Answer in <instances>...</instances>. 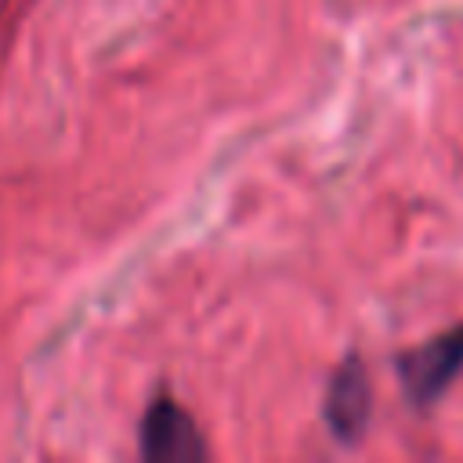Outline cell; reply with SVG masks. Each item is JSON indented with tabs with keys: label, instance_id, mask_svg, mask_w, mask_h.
<instances>
[{
	"label": "cell",
	"instance_id": "cell-1",
	"mask_svg": "<svg viewBox=\"0 0 463 463\" xmlns=\"http://www.w3.org/2000/svg\"><path fill=\"white\" fill-rule=\"evenodd\" d=\"M398 380L402 391L409 394V402L416 409H430L449 387L452 380L463 373V322L452 326L449 333H438L434 340L398 354Z\"/></svg>",
	"mask_w": 463,
	"mask_h": 463
},
{
	"label": "cell",
	"instance_id": "cell-2",
	"mask_svg": "<svg viewBox=\"0 0 463 463\" xmlns=\"http://www.w3.org/2000/svg\"><path fill=\"white\" fill-rule=\"evenodd\" d=\"M369 412H373L369 376H365V365L351 354L340 362V369L326 387V427L336 441L354 445L369 427Z\"/></svg>",
	"mask_w": 463,
	"mask_h": 463
},
{
	"label": "cell",
	"instance_id": "cell-3",
	"mask_svg": "<svg viewBox=\"0 0 463 463\" xmlns=\"http://www.w3.org/2000/svg\"><path fill=\"white\" fill-rule=\"evenodd\" d=\"M141 456L145 459H203L206 441L177 402L159 398L141 420Z\"/></svg>",
	"mask_w": 463,
	"mask_h": 463
}]
</instances>
